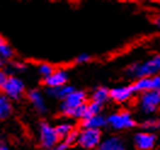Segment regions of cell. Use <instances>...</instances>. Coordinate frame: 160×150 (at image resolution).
Returning <instances> with one entry per match:
<instances>
[{"instance_id":"obj_1","label":"cell","mask_w":160,"mask_h":150,"mask_svg":"<svg viewBox=\"0 0 160 150\" xmlns=\"http://www.w3.org/2000/svg\"><path fill=\"white\" fill-rule=\"evenodd\" d=\"M158 74H160V53L152 55L150 57L140 62L130 63L125 69L126 78L132 79L133 81L143 78H150Z\"/></svg>"},{"instance_id":"obj_2","label":"cell","mask_w":160,"mask_h":150,"mask_svg":"<svg viewBox=\"0 0 160 150\" xmlns=\"http://www.w3.org/2000/svg\"><path fill=\"white\" fill-rule=\"evenodd\" d=\"M108 127L114 132H125L137 127L138 122L129 109H120L110 113L107 116Z\"/></svg>"},{"instance_id":"obj_3","label":"cell","mask_w":160,"mask_h":150,"mask_svg":"<svg viewBox=\"0 0 160 150\" xmlns=\"http://www.w3.org/2000/svg\"><path fill=\"white\" fill-rule=\"evenodd\" d=\"M136 108L143 116H154L160 111V92L149 91L137 94L136 97Z\"/></svg>"},{"instance_id":"obj_4","label":"cell","mask_w":160,"mask_h":150,"mask_svg":"<svg viewBox=\"0 0 160 150\" xmlns=\"http://www.w3.org/2000/svg\"><path fill=\"white\" fill-rule=\"evenodd\" d=\"M61 138L57 134L56 127L48 121H41L38 125V143L41 150H52Z\"/></svg>"},{"instance_id":"obj_5","label":"cell","mask_w":160,"mask_h":150,"mask_svg":"<svg viewBox=\"0 0 160 150\" xmlns=\"http://www.w3.org/2000/svg\"><path fill=\"white\" fill-rule=\"evenodd\" d=\"M0 89L2 92L1 94H4L12 102L22 99L23 96H27V92H28L24 81L17 75H10L8 81L5 82V85L1 86Z\"/></svg>"},{"instance_id":"obj_6","label":"cell","mask_w":160,"mask_h":150,"mask_svg":"<svg viewBox=\"0 0 160 150\" xmlns=\"http://www.w3.org/2000/svg\"><path fill=\"white\" fill-rule=\"evenodd\" d=\"M103 138V133L100 130L79 128L78 147L84 150H98Z\"/></svg>"},{"instance_id":"obj_7","label":"cell","mask_w":160,"mask_h":150,"mask_svg":"<svg viewBox=\"0 0 160 150\" xmlns=\"http://www.w3.org/2000/svg\"><path fill=\"white\" fill-rule=\"evenodd\" d=\"M90 100V94L86 92L85 90H77L74 91L72 94H69L63 102H61L60 105H58V111L63 113V111H67L70 109H75L81 105H85L88 104Z\"/></svg>"},{"instance_id":"obj_8","label":"cell","mask_w":160,"mask_h":150,"mask_svg":"<svg viewBox=\"0 0 160 150\" xmlns=\"http://www.w3.org/2000/svg\"><path fill=\"white\" fill-rule=\"evenodd\" d=\"M158 137L153 132L136 131L132 136V144L137 150H153L157 145Z\"/></svg>"},{"instance_id":"obj_9","label":"cell","mask_w":160,"mask_h":150,"mask_svg":"<svg viewBox=\"0 0 160 150\" xmlns=\"http://www.w3.org/2000/svg\"><path fill=\"white\" fill-rule=\"evenodd\" d=\"M137 93L135 92V89L130 85H120V86H114L110 89V100L115 104H126L130 103L131 100L135 98Z\"/></svg>"},{"instance_id":"obj_10","label":"cell","mask_w":160,"mask_h":150,"mask_svg":"<svg viewBox=\"0 0 160 150\" xmlns=\"http://www.w3.org/2000/svg\"><path fill=\"white\" fill-rule=\"evenodd\" d=\"M27 99L29 100L30 105L33 107V109L35 110L38 114L45 115L49 111L48 107V102L45 98L44 92L39 89H30L27 92Z\"/></svg>"},{"instance_id":"obj_11","label":"cell","mask_w":160,"mask_h":150,"mask_svg":"<svg viewBox=\"0 0 160 150\" xmlns=\"http://www.w3.org/2000/svg\"><path fill=\"white\" fill-rule=\"evenodd\" d=\"M132 86H133L135 92L137 94L143 93V92H149V91L160 92V74L150 76V78H143V79L133 81Z\"/></svg>"},{"instance_id":"obj_12","label":"cell","mask_w":160,"mask_h":150,"mask_svg":"<svg viewBox=\"0 0 160 150\" xmlns=\"http://www.w3.org/2000/svg\"><path fill=\"white\" fill-rule=\"evenodd\" d=\"M68 80H69L68 71L63 68H58L53 71V74L51 76L42 80V84L46 89H58V87L67 85Z\"/></svg>"},{"instance_id":"obj_13","label":"cell","mask_w":160,"mask_h":150,"mask_svg":"<svg viewBox=\"0 0 160 150\" xmlns=\"http://www.w3.org/2000/svg\"><path fill=\"white\" fill-rule=\"evenodd\" d=\"M98 150H128V145L120 136L110 134L103 138Z\"/></svg>"},{"instance_id":"obj_14","label":"cell","mask_w":160,"mask_h":150,"mask_svg":"<svg viewBox=\"0 0 160 150\" xmlns=\"http://www.w3.org/2000/svg\"><path fill=\"white\" fill-rule=\"evenodd\" d=\"M108 127V120L107 116L101 114L96 116H91L80 122V128H90V130H100Z\"/></svg>"},{"instance_id":"obj_15","label":"cell","mask_w":160,"mask_h":150,"mask_svg":"<svg viewBox=\"0 0 160 150\" xmlns=\"http://www.w3.org/2000/svg\"><path fill=\"white\" fill-rule=\"evenodd\" d=\"M77 90L74 86H72L70 84H67L62 87L58 89H46V94L55 100H58V102H63L69 94H72L74 91Z\"/></svg>"},{"instance_id":"obj_16","label":"cell","mask_w":160,"mask_h":150,"mask_svg":"<svg viewBox=\"0 0 160 150\" xmlns=\"http://www.w3.org/2000/svg\"><path fill=\"white\" fill-rule=\"evenodd\" d=\"M90 100L96 102L101 105L107 104L110 100V89L106 86H96L90 93Z\"/></svg>"},{"instance_id":"obj_17","label":"cell","mask_w":160,"mask_h":150,"mask_svg":"<svg viewBox=\"0 0 160 150\" xmlns=\"http://www.w3.org/2000/svg\"><path fill=\"white\" fill-rule=\"evenodd\" d=\"M13 113V104L12 100H10L8 97H5L4 94L0 96V119L2 121L8 120L11 118Z\"/></svg>"},{"instance_id":"obj_18","label":"cell","mask_w":160,"mask_h":150,"mask_svg":"<svg viewBox=\"0 0 160 150\" xmlns=\"http://www.w3.org/2000/svg\"><path fill=\"white\" fill-rule=\"evenodd\" d=\"M140 128L142 131H147V132L155 133V131L160 130V118H158V116L144 118L140 122Z\"/></svg>"},{"instance_id":"obj_19","label":"cell","mask_w":160,"mask_h":150,"mask_svg":"<svg viewBox=\"0 0 160 150\" xmlns=\"http://www.w3.org/2000/svg\"><path fill=\"white\" fill-rule=\"evenodd\" d=\"M15 57V50L11 46V44L8 40H5L4 38L0 39V58L4 62H9L13 60Z\"/></svg>"},{"instance_id":"obj_20","label":"cell","mask_w":160,"mask_h":150,"mask_svg":"<svg viewBox=\"0 0 160 150\" xmlns=\"http://www.w3.org/2000/svg\"><path fill=\"white\" fill-rule=\"evenodd\" d=\"M55 127H56L58 137H60L62 140L64 139L66 137H68L74 130H77V128L74 127L73 122H70V121H61V122H58Z\"/></svg>"},{"instance_id":"obj_21","label":"cell","mask_w":160,"mask_h":150,"mask_svg":"<svg viewBox=\"0 0 160 150\" xmlns=\"http://www.w3.org/2000/svg\"><path fill=\"white\" fill-rule=\"evenodd\" d=\"M55 70H56V68H55L52 64L48 63V62L39 63V64H38V68H37L38 75H39L42 80H45V79H48L49 76H51Z\"/></svg>"},{"instance_id":"obj_22","label":"cell","mask_w":160,"mask_h":150,"mask_svg":"<svg viewBox=\"0 0 160 150\" xmlns=\"http://www.w3.org/2000/svg\"><path fill=\"white\" fill-rule=\"evenodd\" d=\"M27 68H28V65H27L26 62L13 60L8 64V69H9V71H8V70H6V71H8L10 75H15L13 73H22V71L27 70Z\"/></svg>"},{"instance_id":"obj_23","label":"cell","mask_w":160,"mask_h":150,"mask_svg":"<svg viewBox=\"0 0 160 150\" xmlns=\"http://www.w3.org/2000/svg\"><path fill=\"white\" fill-rule=\"evenodd\" d=\"M103 111V105H101L96 102H91L86 104V119L91 118V116H96V115H101Z\"/></svg>"},{"instance_id":"obj_24","label":"cell","mask_w":160,"mask_h":150,"mask_svg":"<svg viewBox=\"0 0 160 150\" xmlns=\"http://www.w3.org/2000/svg\"><path fill=\"white\" fill-rule=\"evenodd\" d=\"M78 139H79V130H74L68 137L63 139V142L70 148L73 145H78Z\"/></svg>"},{"instance_id":"obj_25","label":"cell","mask_w":160,"mask_h":150,"mask_svg":"<svg viewBox=\"0 0 160 150\" xmlns=\"http://www.w3.org/2000/svg\"><path fill=\"white\" fill-rule=\"evenodd\" d=\"M91 60H92V57H91L90 53L84 52V53H80L79 56H77L74 62H75V64H86V63H89Z\"/></svg>"},{"instance_id":"obj_26","label":"cell","mask_w":160,"mask_h":150,"mask_svg":"<svg viewBox=\"0 0 160 150\" xmlns=\"http://www.w3.org/2000/svg\"><path fill=\"white\" fill-rule=\"evenodd\" d=\"M9 76H10V74H9L6 70H1V71H0V87L5 85V82L8 81Z\"/></svg>"},{"instance_id":"obj_27","label":"cell","mask_w":160,"mask_h":150,"mask_svg":"<svg viewBox=\"0 0 160 150\" xmlns=\"http://www.w3.org/2000/svg\"><path fill=\"white\" fill-rule=\"evenodd\" d=\"M68 149H69V147H68L63 140H61L60 143H58L52 150H68Z\"/></svg>"},{"instance_id":"obj_28","label":"cell","mask_w":160,"mask_h":150,"mask_svg":"<svg viewBox=\"0 0 160 150\" xmlns=\"http://www.w3.org/2000/svg\"><path fill=\"white\" fill-rule=\"evenodd\" d=\"M153 24L155 26V28H158L160 30V12L153 17Z\"/></svg>"},{"instance_id":"obj_29","label":"cell","mask_w":160,"mask_h":150,"mask_svg":"<svg viewBox=\"0 0 160 150\" xmlns=\"http://www.w3.org/2000/svg\"><path fill=\"white\" fill-rule=\"evenodd\" d=\"M0 150H11V149L6 145V144H4V143H2V144L0 145Z\"/></svg>"},{"instance_id":"obj_30","label":"cell","mask_w":160,"mask_h":150,"mask_svg":"<svg viewBox=\"0 0 160 150\" xmlns=\"http://www.w3.org/2000/svg\"><path fill=\"white\" fill-rule=\"evenodd\" d=\"M159 46H160V39H159Z\"/></svg>"}]
</instances>
